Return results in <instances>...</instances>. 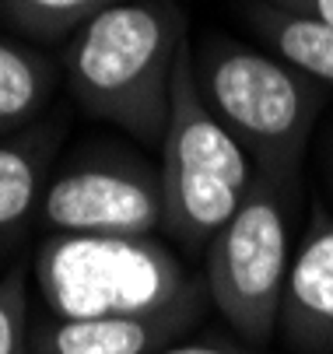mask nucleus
I'll use <instances>...</instances> for the list:
<instances>
[{
	"mask_svg": "<svg viewBox=\"0 0 333 354\" xmlns=\"http://www.w3.org/2000/svg\"><path fill=\"white\" fill-rule=\"evenodd\" d=\"M158 354H267L253 344H225V340H175Z\"/></svg>",
	"mask_w": 333,
	"mask_h": 354,
	"instance_id": "nucleus-14",
	"label": "nucleus"
},
{
	"mask_svg": "<svg viewBox=\"0 0 333 354\" xmlns=\"http://www.w3.org/2000/svg\"><path fill=\"white\" fill-rule=\"evenodd\" d=\"M186 42L189 25L175 0H120L64 42L70 102L144 151H158Z\"/></svg>",
	"mask_w": 333,
	"mask_h": 354,
	"instance_id": "nucleus-1",
	"label": "nucleus"
},
{
	"mask_svg": "<svg viewBox=\"0 0 333 354\" xmlns=\"http://www.w3.org/2000/svg\"><path fill=\"white\" fill-rule=\"evenodd\" d=\"M0 354H35L28 323L25 267H11L0 277Z\"/></svg>",
	"mask_w": 333,
	"mask_h": 354,
	"instance_id": "nucleus-13",
	"label": "nucleus"
},
{
	"mask_svg": "<svg viewBox=\"0 0 333 354\" xmlns=\"http://www.w3.org/2000/svg\"><path fill=\"white\" fill-rule=\"evenodd\" d=\"M60 81V60L46 57L35 42L0 32V137L50 116Z\"/></svg>",
	"mask_w": 333,
	"mask_h": 354,
	"instance_id": "nucleus-11",
	"label": "nucleus"
},
{
	"mask_svg": "<svg viewBox=\"0 0 333 354\" xmlns=\"http://www.w3.org/2000/svg\"><path fill=\"white\" fill-rule=\"evenodd\" d=\"M270 4H280L288 11H298V15H309L323 25L333 28V0H270Z\"/></svg>",
	"mask_w": 333,
	"mask_h": 354,
	"instance_id": "nucleus-15",
	"label": "nucleus"
},
{
	"mask_svg": "<svg viewBox=\"0 0 333 354\" xmlns=\"http://www.w3.org/2000/svg\"><path fill=\"white\" fill-rule=\"evenodd\" d=\"M120 0H0V21L35 46H64Z\"/></svg>",
	"mask_w": 333,
	"mask_h": 354,
	"instance_id": "nucleus-12",
	"label": "nucleus"
},
{
	"mask_svg": "<svg viewBox=\"0 0 333 354\" xmlns=\"http://www.w3.org/2000/svg\"><path fill=\"white\" fill-rule=\"evenodd\" d=\"M158 155L165 193V242H172L182 257H204L207 242L246 200L256 169L242 144L221 127V120L197 91L193 39L186 42L175 67L172 113Z\"/></svg>",
	"mask_w": 333,
	"mask_h": 354,
	"instance_id": "nucleus-4",
	"label": "nucleus"
},
{
	"mask_svg": "<svg viewBox=\"0 0 333 354\" xmlns=\"http://www.w3.org/2000/svg\"><path fill=\"white\" fill-rule=\"evenodd\" d=\"M277 337L295 354H333V211L316 207L292 257Z\"/></svg>",
	"mask_w": 333,
	"mask_h": 354,
	"instance_id": "nucleus-7",
	"label": "nucleus"
},
{
	"mask_svg": "<svg viewBox=\"0 0 333 354\" xmlns=\"http://www.w3.org/2000/svg\"><path fill=\"white\" fill-rule=\"evenodd\" d=\"M207 309H175L155 316H109V319H57L32 323L35 354H158L182 340Z\"/></svg>",
	"mask_w": 333,
	"mask_h": 354,
	"instance_id": "nucleus-9",
	"label": "nucleus"
},
{
	"mask_svg": "<svg viewBox=\"0 0 333 354\" xmlns=\"http://www.w3.org/2000/svg\"><path fill=\"white\" fill-rule=\"evenodd\" d=\"M193 81L207 109L242 144L256 172L302 179L330 91L298 67L228 32L193 42Z\"/></svg>",
	"mask_w": 333,
	"mask_h": 354,
	"instance_id": "nucleus-2",
	"label": "nucleus"
},
{
	"mask_svg": "<svg viewBox=\"0 0 333 354\" xmlns=\"http://www.w3.org/2000/svg\"><path fill=\"white\" fill-rule=\"evenodd\" d=\"M46 316L109 319L207 309L204 274H189L158 235H46L32 260Z\"/></svg>",
	"mask_w": 333,
	"mask_h": 354,
	"instance_id": "nucleus-3",
	"label": "nucleus"
},
{
	"mask_svg": "<svg viewBox=\"0 0 333 354\" xmlns=\"http://www.w3.org/2000/svg\"><path fill=\"white\" fill-rule=\"evenodd\" d=\"M316 165H319V179H323V189L333 204V123L323 130V140H319V155H316Z\"/></svg>",
	"mask_w": 333,
	"mask_h": 354,
	"instance_id": "nucleus-16",
	"label": "nucleus"
},
{
	"mask_svg": "<svg viewBox=\"0 0 333 354\" xmlns=\"http://www.w3.org/2000/svg\"><path fill=\"white\" fill-rule=\"evenodd\" d=\"M298 200L302 179L256 172L239 211L204 249L211 306L242 344L270 347L277 337L280 298L295 257Z\"/></svg>",
	"mask_w": 333,
	"mask_h": 354,
	"instance_id": "nucleus-5",
	"label": "nucleus"
},
{
	"mask_svg": "<svg viewBox=\"0 0 333 354\" xmlns=\"http://www.w3.org/2000/svg\"><path fill=\"white\" fill-rule=\"evenodd\" d=\"M162 172L140 144L91 137L57 158L39 228L46 235H158Z\"/></svg>",
	"mask_w": 333,
	"mask_h": 354,
	"instance_id": "nucleus-6",
	"label": "nucleus"
},
{
	"mask_svg": "<svg viewBox=\"0 0 333 354\" xmlns=\"http://www.w3.org/2000/svg\"><path fill=\"white\" fill-rule=\"evenodd\" d=\"M235 11H239V21L260 39V46H267L270 53H277L280 60L298 67L305 77L333 91V28L330 25L309 15L288 11L280 4H270V0H239Z\"/></svg>",
	"mask_w": 333,
	"mask_h": 354,
	"instance_id": "nucleus-10",
	"label": "nucleus"
},
{
	"mask_svg": "<svg viewBox=\"0 0 333 354\" xmlns=\"http://www.w3.org/2000/svg\"><path fill=\"white\" fill-rule=\"evenodd\" d=\"M64 116H42L18 133L0 137V257L15 252L32 225H39L42 193L64 155Z\"/></svg>",
	"mask_w": 333,
	"mask_h": 354,
	"instance_id": "nucleus-8",
	"label": "nucleus"
}]
</instances>
